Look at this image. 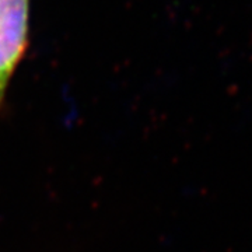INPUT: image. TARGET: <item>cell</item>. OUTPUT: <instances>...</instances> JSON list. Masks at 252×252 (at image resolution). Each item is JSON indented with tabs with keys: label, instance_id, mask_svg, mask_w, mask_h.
<instances>
[{
	"label": "cell",
	"instance_id": "6da1fadb",
	"mask_svg": "<svg viewBox=\"0 0 252 252\" xmlns=\"http://www.w3.org/2000/svg\"><path fill=\"white\" fill-rule=\"evenodd\" d=\"M30 0H0V105L26 52Z\"/></svg>",
	"mask_w": 252,
	"mask_h": 252
}]
</instances>
